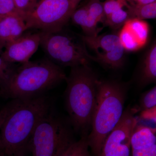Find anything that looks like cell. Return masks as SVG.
<instances>
[{
  "label": "cell",
  "mask_w": 156,
  "mask_h": 156,
  "mask_svg": "<svg viewBox=\"0 0 156 156\" xmlns=\"http://www.w3.org/2000/svg\"><path fill=\"white\" fill-rule=\"evenodd\" d=\"M1 118H0V127H1ZM0 146H1V137H0Z\"/></svg>",
  "instance_id": "obj_28"
},
{
  "label": "cell",
  "mask_w": 156,
  "mask_h": 156,
  "mask_svg": "<svg viewBox=\"0 0 156 156\" xmlns=\"http://www.w3.org/2000/svg\"><path fill=\"white\" fill-rule=\"evenodd\" d=\"M149 34V27L146 21L131 19L122 27L118 35L125 51L134 52L146 44Z\"/></svg>",
  "instance_id": "obj_11"
},
{
  "label": "cell",
  "mask_w": 156,
  "mask_h": 156,
  "mask_svg": "<svg viewBox=\"0 0 156 156\" xmlns=\"http://www.w3.org/2000/svg\"><path fill=\"white\" fill-rule=\"evenodd\" d=\"M26 30L24 20L18 13L0 19V52L7 44L21 36Z\"/></svg>",
  "instance_id": "obj_13"
},
{
  "label": "cell",
  "mask_w": 156,
  "mask_h": 156,
  "mask_svg": "<svg viewBox=\"0 0 156 156\" xmlns=\"http://www.w3.org/2000/svg\"><path fill=\"white\" fill-rule=\"evenodd\" d=\"M77 6L71 0H34L23 16L27 30L53 32L67 24Z\"/></svg>",
  "instance_id": "obj_7"
},
{
  "label": "cell",
  "mask_w": 156,
  "mask_h": 156,
  "mask_svg": "<svg viewBox=\"0 0 156 156\" xmlns=\"http://www.w3.org/2000/svg\"><path fill=\"white\" fill-rule=\"evenodd\" d=\"M71 18L73 23L80 27L85 34L84 35L97 36L101 30L98 26V23L88 13L85 5L76 9Z\"/></svg>",
  "instance_id": "obj_15"
},
{
  "label": "cell",
  "mask_w": 156,
  "mask_h": 156,
  "mask_svg": "<svg viewBox=\"0 0 156 156\" xmlns=\"http://www.w3.org/2000/svg\"><path fill=\"white\" fill-rule=\"evenodd\" d=\"M99 78L89 65L71 67L66 81V108L75 133L88 137L97 96Z\"/></svg>",
  "instance_id": "obj_2"
},
{
  "label": "cell",
  "mask_w": 156,
  "mask_h": 156,
  "mask_svg": "<svg viewBox=\"0 0 156 156\" xmlns=\"http://www.w3.org/2000/svg\"><path fill=\"white\" fill-rule=\"evenodd\" d=\"M16 13L19 14L13 0H0V19Z\"/></svg>",
  "instance_id": "obj_23"
},
{
  "label": "cell",
  "mask_w": 156,
  "mask_h": 156,
  "mask_svg": "<svg viewBox=\"0 0 156 156\" xmlns=\"http://www.w3.org/2000/svg\"><path fill=\"white\" fill-rule=\"evenodd\" d=\"M136 107L129 105L125 109L122 118L106 137L99 156H130L131 138L138 122L135 115Z\"/></svg>",
  "instance_id": "obj_8"
},
{
  "label": "cell",
  "mask_w": 156,
  "mask_h": 156,
  "mask_svg": "<svg viewBox=\"0 0 156 156\" xmlns=\"http://www.w3.org/2000/svg\"><path fill=\"white\" fill-rule=\"evenodd\" d=\"M76 6H77L78 4L80 2L81 0H71Z\"/></svg>",
  "instance_id": "obj_27"
},
{
  "label": "cell",
  "mask_w": 156,
  "mask_h": 156,
  "mask_svg": "<svg viewBox=\"0 0 156 156\" xmlns=\"http://www.w3.org/2000/svg\"><path fill=\"white\" fill-rule=\"evenodd\" d=\"M138 112L156 107V87L144 92L140 96L139 105L136 106Z\"/></svg>",
  "instance_id": "obj_20"
},
{
  "label": "cell",
  "mask_w": 156,
  "mask_h": 156,
  "mask_svg": "<svg viewBox=\"0 0 156 156\" xmlns=\"http://www.w3.org/2000/svg\"><path fill=\"white\" fill-rule=\"evenodd\" d=\"M66 78L61 67L48 58L29 61L16 68L8 83L0 89V96L11 99L37 97Z\"/></svg>",
  "instance_id": "obj_4"
},
{
  "label": "cell",
  "mask_w": 156,
  "mask_h": 156,
  "mask_svg": "<svg viewBox=\"0 0 156 156\" xmlns=\"http://www.w3.org/2000/svg\"><path fill=\"white\" fill-rule=\"evenodd\" d=\"M130 19L144 20L156 17V2L146 5L128 4L126 7Z\"/></svg>",
  "instance_id": "obj_16"
},
{
  "label": "cell",
  "mask_w": 156,
  "mask_h": 156,
  "mask_svg": "<svg viewBox=\"0 0 156 156\" xmlns=\"http://www.w3.org/2000/svg\"><path fill=\"white\" fill-rule=\"evenodd\" d=\"M129 85L116 80L98 81L92 127L87 137L95 156H99L106 137L122 118Z\"/></svg>",
  "instance_id": "obj_3"
},
{
  "label": "cell",
  "mask_w": 156,
  "mask_h": 156,
  "mask_svg": "<svg viewBox=\"0 0 156 156\" xmlns=\"http://www.w3.org/2000/svg\"><path fill=\"white\" fill-rule=\"evenodd\" d=\"M51 108L44 95L7 104L0 111V156H25L36 126Z\"/></svg>",
  "instance_id": "obj_1"
},
{
  "label": "cell",
  "mask_w": 156,
  "mask_h": 156,
  "mask_svg": "<svg viewBox=\"0 0 156 156\" xmlns=\"http://www.w3.org/2000/svg\"><path fill=\"white\" fill-rule=\"evenodd\" d=\"M69 120L53 112L52 108L39 121L30 142L33 156H59L76 140Z\"/></svg>",
  "instance_id": "obj_5"
},
{
  "label": "cell",
  "mask_w": 156,
  "mask_h": 156,
  "mask_svg": "<svg viewBox=\"0 0 156 156\" xmlns=\"http://www.w3.org/2000/svg\"><path fill=\"white\" fill-rule=\"evenodd\" d=\"M139 118L145 121L156 123V107L140 112Z\"/></svg>",
  "instance_id": "obj_25"
},
{
  "label": "cell",
  "mask_w": 156,
  "mask_h": 156,
  "mask_svg": "<svg viewBox=\"0 0 156 156\" xmlns=\"http://www.w3.org/2000/svg\"><path fill=\"white\" fill-rule=\"evenodd\" d=\"M135 80L138 87H144L156 81V43L154 41L141 59L136 73Z\"/></svg>",
  "instance_id": "obj_14"
},
{
  "label": "cell",
  "mask_w": 156,
  "mask_h": 156,
  "mask_svg": "<svg viewBox=\"0 0 156 156\" xmlns=\"http://www.w3.org/2000/svg\"><path fill=\"white\" fill-rule=\"evenodd\" d=\"M0 52V89L3 88L8 82L17 67L15 64L7 62L2 58Z\"/></svg>",
  "instance_id": "obj_21"
},
{
  "label": "cell",
  "mask_w": 156,
  "mask_h": 156,
  "mask_svg": "<svg viewBox=\"0 0 156 156\" xmlns=\"http://www.w3.org/2000/svg\"><path fill=\"white\" fill-rule=\"evenodd\" d=\"M130 19L127 10L122 9L105 17L104 24L114 29H117L122 27Z\"/></svg>",
  "instance_id": "obj_18"
},
{
  "label": "cell",
  "mask_w": 156,
  "mask_h": 156,
  "mask_svg": "<svg viewBox=\"0 0 156 156\" xmlns=\"http://www.w3.org/2000/svg\"><path fill=\"white\" fill-rule=\"evenodd\" d=\"M41 32L23 34L5 47L1 53L4 60L12 64H21L30 61V59L36 52L40 45Z\"/></svg>",
  "instance_id": "obj_10"
},
{
  "label": "cell",
  "mask_w": 156,
  "mask_h": 156,
  "mask_svg": "<svg viewBox=\"0 0 156 156\" xmlns=\"http://www.w3.org/2000/svg\"><path fill=\"white\" fill-rule=\"evenodd\" d=\"M103 3L105 17L126 7L128 4L126 0H106Z\"/></svg>",
  "instance_id": "obj_22"
},
{
  "label": "cell",
  "mask_w": 156,
  "mask_h": 156,
  "mask_svg": "<svg viewBox=\"0 0 156 156\" xmlns=\"http://www.w3.org/2000/svg\"><path fill=\"white\" fill-rule=\"evenodd\" d=\"M132 156H156L155 128L137 123L131 138Z\"/></svg>",
  "instance_id": "obj_12"
},
{
  "label": "cell",
  "mask_w": 156,
  "mask_h": 156,
  "mask_svg": "<svg viewBox=\"0 0 156 156\" xmlns=\"http://www.w3.org/2000/svg\"><path fill=\"white\" fill-rule=\"evenodd\" d=\"M128 4L134 5H146L156 2V0H126Z\"/></svg>",
  "instance_id": "obj_26"
},
{
  "label": "cell",
  "mask_w": 156,
  "mask_h": 156,
  "mask_svg": "<svg viewBox=\"0 0 156 156\" xmlns=\"http://www.w3.org/2000/svg\"><path fill=\"white\" fill-rule=\"evenodd\" d=\"M15 7L19 14L23 17L30 9L34 0H13Z\"/></svg>",
  "instance_id": "obj_24"
},
{
  "label": "cell",
  "mask_w": 156,
  "mask_h": 156,
  "mask_svg": "<svg viewBox=\"0 0 156 156\" xmlns=\"http://www.w3.org/2000/svg\"><path fill=\"white\" fill-rule=\"evenodd\" d=\"M88 13L98 23L104 24L105 19L103 3L100 0H90L86 5Z\"/></svg>",
  "instance_id": "obj_19"
},
{
  "label": "cell",
  "mask_w": 156,
  "mask_h": 156,
  "mask_svg": "<svg viewBox=\"0 0 156 156\" xmlns=\"http://www.w3.org/2000/svg\"><path fill=\"white\" fill-rule=\"evenodd\" d=\"M41 32L40 45L48 59L58 66L73 67L89 65L93 56L89 54L80 34L64 28Z\"/></svg>",
  "instance_id": "obj_6"
},
{
  "label": "cell",
  "mask_w": 156,
  "mask_h": 156,
  "mask_svg": "<svg viewBox=\"0 0 156 156\" xmlns=\"http://www.w3.org/2000/svg\"><path fill=\"white\" fill-rule=\"evenodd\" d=\"M86 47L94 51L93 61L99 62L112 69L122 67L125 61V50L118 34H105L96 37L80 35Z\"/></svg>",
  "instance_id": "obj_9"
},
{
  "label": "cell",
  "mask_w": 156,
  "mask_h": 156,
  "mask_svg": "<svg viewBox=\"0 0 156 156\" xmlns=\"http://www.w3.org/2000/svg\"></svg>",
  "instance_id": "obj_29"
},
{
  "label": "cell",
  "mask_w": 156,
  "mask_h": 156,
  "mask_svg": "<svg viewBox=\"0 0 156 156\" xmlns=\"http://www.w3.org/2000/svg\"><path fill=\"white\" fill-rule=\"evenodd\" d=\"M87 137L82 136L70 146L59 156H91L89 151Z\"/></svg>",
  "instance_id": "obj_17"
}]
</instances>
